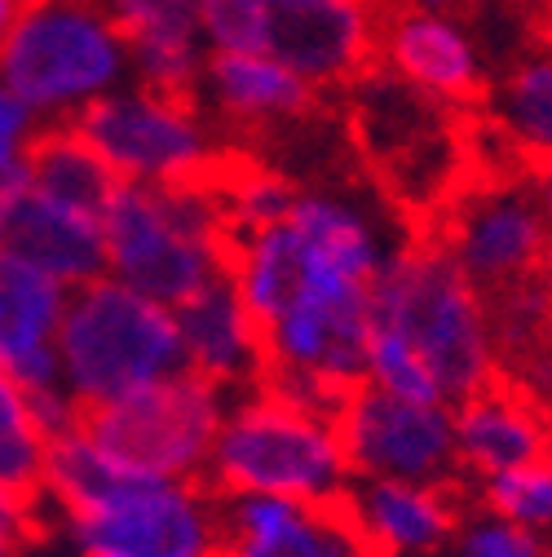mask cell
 Masks as SVG:
<instances>
[{"mask_svg":"<svg viewBox=\"0 0 552 557\" xmlns=\"http://www.w3.org/2000/svg\"><path fill=\"white\" fill-rule=\"evenodd\" d=\"M398 244L380 208L340 186H297L284 222L235 239L230 284L261 327L265 385L323 411L363 385L372 284Z\"/></svg>","mask_w":552,"mask_h":557,"instance_id":"1","label":"cell"},{"mask_svg":"<svg viewBox=\"0 0 552 557\" xmlns=\"http://www.w3.org/2000/svg\"><path fill=\"white\" fill-rule=\"evenodd\" d=\"M495 376L500 355L487 293L434 235L402 239L372 284L363 381L398 398L451 407Z\"/></svg>","mask_w":552,"mask_h":557,"instance_id":"2","label":"cell"},{"mask_svg":"<svg viewBox=\"0 0 552 557\" xmlns=\"http://www.w3.org/2000/svg\"><path fill=\"white\" fill-rule=\"evenodd\" d=\"M354 469L344 456L336 411L301 403L274 385L230 394L222 430L203 469L213 496H274L310 509H336Z\"/></svg>","mask_w":552,"mask_h":557,"instance_id":"3","label":"cell"},{"mask_svg":"<svg viewBox=\"0 0 552 557\" xmlns=\"http://www.w3.org/2000/svg\"><path fill=\"white\" fill-rule=\"evenodd\" d=\"M106 274L160 306H181L230 274V226L213 186H124L102 208Z\"/></svg>","mask_w":552,"mask_h":557,"instance_id":"4","label":"cell"},{"mask_svg":"<svg viewBox=\"0 0 552 557\" xmlns=\"http://www.w3.org/2000/svg\"><path fill=\"white\" fill-rule=\"evenodd\" d=\"M186 372L177 314L102 274L72 288L58 327V381L80 411Z\"/></svg>","mask_w":552,"mask_h":557,"instance_id":"5","label":"cell"},{"mask_svg":"<svg viewBox=\"0 0 552 557\" xmlns=\"http://www.w3.org/2000/svg\"><path fill=\"white\" fill-rule=\"evenodd\" d=\"M5 81L40 124H72L133 81L128 45L102 0H32L0 49Z\"/></svg>","mask_w":552,"mask_h":557,"instance_id":"6","label":"cell"},{"mask_svg":"<svg viewBox=\"0 0 552 557\" xmlns=\"http://www.w3.org/2000/svg\"><path fill=\"white\" fill-rule=\"evenodd\" d=\"M72 128L124 186H213L226 164V137L195 98L124 85L93 102Z\"/></svg>","mask_w":552,"mask_h":557,"instance_id":"7","label":"cell"},{"mask_svg":"<svg viewBox=\"0 0 552 557\" xmlns=\"http://www.w3.org/2000/svg\"><path fill=\"white\" fill-rule=\"evenodd\" d=\"M230 394L195 372L164 376L80 416L85 434L115 473L203 482Z\"/></svg>","mask_w":552,"mask_h":557,"instance_id":"8","label":"cell"},{"mask_svg":"<svg viewBox=\"0 0 552 557\" xmlns=\"http://www.w3.org/2000/svg\"><path fill=\"white\" fill-rule=\"evenodd\" d=\"M76 557H217L222 500L203 482L111 473L98 492L58 513Z\"/></svg>","mask_w":552,"mask_h":557,"instance_id":"9","label":"cell"},{"mask_svg":"<svg viewBox=\"0 0 552 557\" xmlns=\"http://www.w3.org/2000/svg\"><path fill=\"white\" fill-rule=\"evenodd\" d=\"M438 208L434 239L487 297L552 270V231L526 177L464 186Z\"/></svg>","mask_w":552,"mask_h":557,"instance_id":"10","label":"cell"},{"mask_svg":"<svg viewBox=\"0 0 552 557\" xmlns=\"http://www.w3.org/2000/svg\"><path fill=\"white\" fill-rule=\"evenodd\" d=\"M336 430L354 478L460 482L447 403L398 398L363 381L336 403Z\"/></svg>","mask_w":552,"mask_h":557,"instance_id":"11","label":"cell"},{"mask_svg":"<svg viewBox=\"0 0 552 557\" xmlns=\"http://www.w3.org/2000/svg\"><path fill=\"white\" fill-rule=\"evenodd\" d=\"M385 0H269L261 49L314 89L359 85L376 66Z\"/></svg>","mask_w":552,"mask_h":557,"instance_id":"12","label":"cell"},{"mask_svg":"<svg viewBox=\"0 0 552 557\" xmlns=\"http://www.w3.org/2000/svg\"><path fill=\"white\" fill-rule=\"evenodd\" d=\"M380 72L434 107H473L487 98V58L460 14L421 10L411 0H385Z\"/></svg>","mask_w":552,"mask_h":557,"instance_id":"13","label":"cell"},{"mask_svg":"<svg viewBox=\"0 0 552 557\" xmlns=\"http://www.w3.org/2000/svg\"><path fill=\"white\" fill-rule=\"evenodd\" d=\"M464 513L460 482L350 478L336 500V518L363 557H447Z\"/></svg>","mask_w":552,"mask_h":557,"instance_id":"14","label":"cell"},{"mask_svg":"<svg viewBox=\"0 0 552 557\" xmlns=\"http://www.w3.org/2000/svg\"><path fill=\"white\" fill-rule=\"evenodd\" d=\"M195 102L222 128L274 133L310 120L318 107V89L265 49H226L203 58Z\"/></svg>","mask_w":552,"mask_h":557,"instance_id":"15","label":"cell"},{"mask_svg":"<svg viewBox=\"0 0 552 557\" xmlns=\"http://www.w3.org/2000/svg\"><path fill=\"white\" fill-rule=\"evenodd\" d=\"M451 434L460 482H481L491 473L543 460L552 438V416L513 381L495 376L491 385L451 403Z\"/></svg>","mask_w":552,"mask_h":557,"instance_id":"16","label":"cell"},{"mask_svg":"<svg viewBox=\"0 0 552 557\" xmlns=\"http://www.w3.org/2000/svg\"><path fill=\"white\" fill-rule=\"evenodd\" d=\"M72 288L0 244V368L27 394L58 389V327Z\"/></svg>","mask_w":552,"mask_h":557,"instance_id":"17","label":"cell"},{"mask_svg":"<svg viewBox=\"0 0 552 557\" xmlns=\"http://www.w3.org/2000/svg\"><path fill=\"white\" fill-rule=\"evenodd\" d=\"M173 314H177L186 372L213 381L226 394H243L265 381L261 327L243 306L239 288L230 284V274L203 284L195 297L173 306Z\"/></svg>","mask_w":552,"mask_h":557,"instance_id":"18","label":"cell"},{"mask_svg":"<svg viewBox=\"0 0 552 557\" xmlns=\"http://www.w3.org/2000/svg\"><path fill=\"white\" fill-rule=\"evenodd\" d=\"M102 10L128 45L133 85L195 98L209 58L199 32V0H102Z\"/></svg>","mask_w":552,"mask_h":557,"instance_id":"19","label":"cell"},{"mask_svg":"<svg viewBox=\"0 0 552 557\" xmlns=\"http://www.w3.org/2000/svg\"><path fill=\"white\" fill-rule=\"evenodd\" d=\"M217 557H363V548L336 509H310L274 496H230L222 500Z\"/></svg>","mask_w":552,"mask_h":557,"instance_id":"20","label":"cell"},{"mask_svg":"<svg viewBox=\"0 0 552 557\" xmlns=\"http://www.w3.org/2000/svg\"><path fill=\"white\" fill-rule=\"evenodd\" d=\"M5 248L36 261L62 288H80L89 278L106 274L102 213L53 199V195H40L27 186V177H23V195L14 203V218L5 231Z\"/></svg>","mask_w":552,"mask_h":557,"instance_id":"21","label":"cell"},{"mask_svg":"<svg viewBox=\"0 0 552 557\" xmlns=\"http://www.w3.org/2000/svg\"><path fill=\"white\" fill-rule=\"evenodd\" d=\"M487 115L526 169L552 160V49H535L509 66L487 94Z\"/></svg>","mask_w":552,"mask_h":557,"instance_id":"22","label":"cell"},{"mask_svg":"<svg viewBox=\"0 0 552 557\" xmlns=\"http://www.w3.org/2000/svg\"><path fill=\"white\" fill-rule=\"evenodd\" d=\"M23 177L32 190L93 208V213H102L111 190H115L111 169L93 156V147L72 124H45V133L36 137V147L23 164Z\"/></svg>","mask_w":552,"mask_h":557,"instance_id":"23","label":"cell"},{"mask_svg":"<svg viewBox=\"0 0 552 557\" xmlns=\"http://www.w3.org/2000/svg\"><path fill=\"white\" fill-rule=\"evenodd\" d=\"M45 443L49 438L36 425L27 389L0 368V486H10V492L27 496V500H40Z\"/></svg>","mask_w":552,"mask_h":557,"instance_id":"24","label":"cell"},{"mask_svg":"<svg viewBox=\"0 0 552 557\" xmlns=\"http://www.w3.org/2000/svg\"><path fill=\"white\" fill-rule=\"evenodd\" d=\"M473 496H477L481 513H495L526 531L552 535V469L543 460L473 482Z\"/></svg>","mask_w":552,"mask_h":557,"instance_id":"25","label":"cell"},{"mask_svg":"<svg viewBox=\"0 0 552 557\" xmlns=\"http://www.w3.org/2000/svg\"><path fill=\"white\" fill-rule=\"evenodd\" d=\"M447 557H552V535L526 531V527L504 522L495 513L468 509Z\"/></svg>","mask_w":552,"mask_h":557,"instance_id":"26","label":"cell"},{"mask_svg":"<svg viewBox=\"0 0 552 557\" xmlns=\"http://www.w3.org/2000/svg\"><path fill=\"white\" fill-rule=\"evenodd\" d=\"M269 0H199V32L209 53L261 49Z\"/></svg>","mask_w":552,"mask_h":557,"instance_id":"27","label":"cell"},{"mask_svg":"<svg viewBox=\"0 0 552 557\" xmlns=\"http://www.w3.org/2000/svg\"><path fill=\"white\" fill-rule=\"evenodd\" d=\"M40 133H45V124L36 120V111L0 81V177L23 173Z\"/></svg>","mask_w":552,"mask_h":557,"instance_id":"28","label":"cell"},{"mask_svg":"<svg viewBox=\"0 0 552 557\" xmlns=\"http://www.w3.org/2000/svg\"><path fill=\"white\" fill-rule=\"evenodd\" d=\"M45 505L27 500L10 486H0V557H27V548L40 540Z\"/></svg>","mask_w":552,"mask_h":557,"instance_id":"29","label":"cell"},{"mask_svg":"<svg viewBox=\"0 0 552 557\" xmlns=\"http://www.w3.org/2000/svg\"><path fill=\"white\" fill-rule=\"evenodd\" d=\"M526 182H530V195H535L539 213H543V222H548V231H552V160L539 164V169H530Z\"/></svg>","mask_w":552,"mask_h":557,"instance_id":"30","label":"cell"},{"mask_svg":"<svg viewBox=\"0 0 552 557\" xmlns=\"http://www.w3.org/2000/svg\"><path fill=\"white\" fill-rule=\"evenodd\" d=\"M27 5H32V0H0V49H5V40L14 36L18 18L27 14Z\"/></svg>","mask_w":552,"mask_h":557,"instance_id":"31","label":"cell"},{"mask_svg":"<svg viewBox=\"0 0 552 557\" xmlns=\"http://www.w3.org/2000/svg\"><path fill=\"white\" fill-rule=\"evenodd\" d=\"M411 5H421V10H438V14H460L464 0H411Z\"/></svg>","mask_w":552,"mask_h":557,"instance_id":"32","label":"cell"},{"mask_svg":"<svg viewBox=\"0 0 552 557\" xmlns=\"http://www.w3.org/2000/svg\"><path fill=\"white\" fill-rule=\"evenodd\" d=\"M543 465L552 469V438H548V451H543Z\"/></svg>","mask_w":552,"mask_h":557,"instance_id":"33","label":"cell"}]
</instances>
